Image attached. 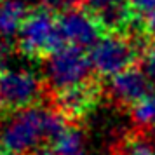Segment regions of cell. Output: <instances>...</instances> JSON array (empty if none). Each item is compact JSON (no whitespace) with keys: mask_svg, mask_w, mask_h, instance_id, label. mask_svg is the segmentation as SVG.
<instances>
[{"mask_svg":"<svg viewBox=\"0 0 155 155\" xmlns=\"http://www.w3.org/2000/svg\"><path fill=\"white\" fill-rule=\"evenodd\" d=\"M42 92L40 78L31 70L12 68L0 77V105L7 110H25L33 106Z\"/></svg>","mask_w":155,"mask_h":155,"instance_id":"5","label":"cell"},{"mask_svg":"<svg viewBox=\"0 0 155 155\" xmlns=\"http://www.w3.org/2000/svg\"><path fill=\"white\" fill-rule=\"evenodd\" d=\"M64 45L58 19L47 7L30 11L18 33V47L30 58L51 56L56 49Z\"/></svg>","mask_w":155,"mask_h":155,"instance_id":"2","label":"cell"},{"mask_svg":"<svg viewBox=\"0 0 155 155\" xmlns=\"http://www.w3.org/2000/svg\"><path fill=\"white\" fill-rule=\"evenodd\" d=\"M145 73L148 75L150 82L155 85V44L148 45L145 52Z\"/></svg>","mask_w":155,"mask_h":155,"instance_id":"15","label":"cell"},{"mask_svg":"<svg viewBox=\"0 0 155 155\" xmlns=\"http://www.w3.org/2000/svg\"><path fill=\"white\" fill-rule=\"evenodd\" d=\"M98 101V87L92 82H82L78 85L58 92V112L64 119H80L91 112Z\"/></svg>","mask_w":155,"mask_h":155,"instance_id":"8","label":"cell"},{"mask_svg":"<svg viewBox=\"0 0 155 155\" xmlns=\"http://www.w3.org/2000/svg\"><path fill=\"white\" fill-rule=\"evenodd\" d=\"M133 7L138 12L150 14L155 11V0H133Z\"/></svg>","mask_w":155,"mask_h":155,"instance_id":"16","label":"cell"},{"mask_svg":"<svg viewBox=\"0 0 155 155\" xmlns=\"http://www.w3.org/2000/svg\"><path fill=\"white\" fill-rule=\"evenodd\" d=\"M58 25L63 42L66 45H73L80 49L92 47L101 38V31H103L99 23L89 12H82L77 9L63 12L58 19Z\"/></svg>","mask_w":155,"mask_h":155,"instance_id":"6","label":"cell"},{"mask_svg":"<svg viewBox=\"0 0 155 155\" xmlns=\"http://www.w3.org/2000/svg\"><path fill=\"white\" fill-rule=\"evenodd\" d=\"M75 155H87L85 152H80V153H75Z\"/></svg>","mask_w":155,"mask_h":155,"instance_id":"19","label":"cell"},{"mask_svg":"<svg viewBox=\"0 0 155 155\" xmlns=\"http://www.w3.org/2000/svg\"><path fill=\"white\" fill-rule=\"evenodd\" d=\"M80 2L84 0H42L44 7H47L49 11H59L61 14L66 11H73Z\"/></svg>","mask_w":155,"mask_h":155,"instance_id":"14","label":"cell"},{"mask_svg":"<svg viewBox=\"0 0 155 155\" xmlns=\"http://www.w3.org/2000/svg\"><path fill=\"white\" fill-rule=\"evenodd\" d=\"M92 66L89 61V54H85L80 47L73 45H61L44 64V73L47 78V84L56 89L58 92L78 85L89 80Z\"/></svg>","mask_w":155,"mask_h":155,"instance_id":"3","label":"cell"},{"mask_svg":"<svg viewBox=\"0 0 155 155\" xmlns=\"http://www.w3.org/2000/svg\"><path fill=\"white\" fill-rule=\"evenodd\" d=\"M138 56L133 42L126 40L119 33L101 37L89 51L92 70L103 77H115L131 68Z\"/></svg>","mask_w":155,"mask_h":155,"instance_id":"4","label":"cell"},{"mask_svg":"<svg viewBox=\"0 0 155 155\" xmlns=\"http://www.w3.org/2000/svg\"><path fill=\"white\" fill-rule=\"evenodd\" d=\"M84 4L103 31L120 33L134 21L133 0H84Z\"/></svg>","mask_w":155,"mask_h":155,"instance_id":"7","label":"cell"},{"mask_svg":"<svg viewBox=\"0 0 155 155\" xmlns=\"http://www.w3.org/2000/svg\"><path fill=\"white\" fill-rule=\"evenodd\" d=\"M66 127V119L59 112L30 106L4 122L0 127V148L7 155L35 153L42 141L54 143Z\"/></svg>","mask_w":155,"mask_h":155,"instance_id":"1","label":"cell"},{"mask_svg":"<svg viewBox=\"0 0 155 155\" xmlns=\"http://www.w3.org/2000/svg\"><path fill=\"white\" fill-rule=\"evenodd\" d=\"M4 73H5V63H4V59L0 58V77H2Z\"/></svg>","mask_w":155,"mask_h":155,"instance_id":"18","label":"cell"},{"mask_svg":"<svg viewBox=\"0 0 155 155\" xmlns=\"http://www.w3.org/2000/svg\"><path fill=\"white\" fill-rule=\"evenodd\" d=\"M148 82L150 78L145 71L131 66L122 73L112 77L110 92L113 99H117L119 103L133 106L134 103H138L141 98H145L148 94Z\"/></svg>","mask_w":155,"mask_h":155,"instance_id":"9","label":"cell"},{"mask_svg":"<svg viewBox=\"0 0 155 155\" xmlns=\"http://www.w3.org/2000/svg\"><path fill=\"white\" fill-rule=\"evenodd\" d=\"M119 155H155V148L150 141L133 138V140L124 141Z\"/></svg>","mask_w":155,"mask_h":155,"instance_id":"13","label":"cell"},{"mask_svg":"<svg viewBox=\"0 0 155 155\" xmlns=\"http://www.w3.org/2000/svg\"><path fill=\"white\" fill-rule=\"evenodd\" d=\"M131 117L141 127L155 126V92H148L145 98L131 106Z\"/></svg>","mask_w":155,"mask_h":155,"instance_id":"11","label":"cell"},{"mask_svg":"<svg viewBox=\"0 0 155 155\" xmlns=\"http://www.w3.org/2000/svg\"><path fill=\"white\" fill-rule=\"evenodd\" d=\"M52 150L56 155H75L84 152V138L80 131L73 127H66V131L54 141Z\"/></svg>","mask_w":155,"mask_h":155,"instance_id":"12","label":"cell"},{"mask_svg":"<svg viewBox=\"0 0 155 155\" xmlns=\"http://www.w3.org/2000/svg\"><path fill=\"white\" fill-rule=\"evenodd\" d=\"M31 155H56V153H54V150H37L35 153Z\"/></svg>","mask_w":155,"mask_h":155,"instance_id":"17","label":"cell"},{"mask_svg":"<svg viewBox=\"0 0 155 155\" xmlns=\"http://www.w3.org/2000/svg\"><path fill=\"white\" fill-rule=\"evenodd\" d=\"M28 16V9L23 0H2L0 2V37L11 38L19 33Z\"/></svg>","mask_w":155,"mask_h":155,"instance_id":"10","label":"cell"}]
</instances>
